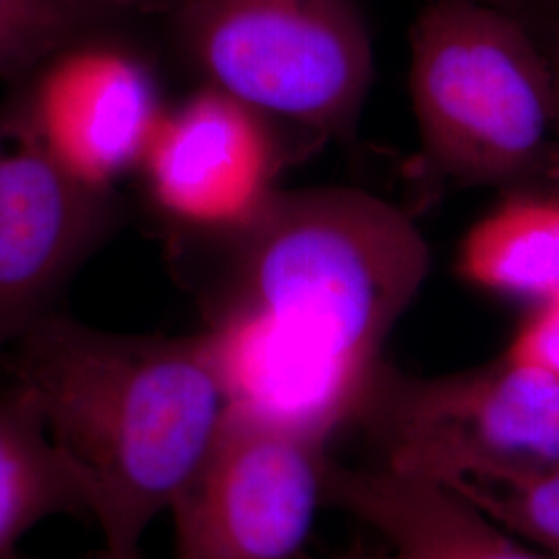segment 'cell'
<instances>
[{"mask_svg":"<svg viewBox=\"0 0 559 559\" xmlns=\"http://www.w3.org/2000/svg\"><path fill=\"white\" fill-rule=\"evenodd\" d=\"M129 2H131V4H133V2H135V0H129Z\"/></svg>","mask_w":559,"mask_h":559,"instance_id":"obj_21","label":"cell"},{"mask_svg":"<svg viewBox=\"0 0 559 559\" xmlns=\"http://www.w3.org/2000/svg\"><path fill=\"white\" fill-rule=\"evenodd\" d=\"M328 441L226 406L170 512L177 559H297L325 501Z\"/></svg>","mask_w":559,"mask_h":559,"instance_id":"obj_6","label":"cell"},{"mask_svg":"<svg viewBox=\"0 0 559 559\" xmlns=\"http://www.w3.org/2000/svg\"><path fill=\"white\" fill-rule=\"evenodd\" d=\"M441 487L503 531L539 545L547 558L559 559V464L522 473L462 475Z\"/></svg>","mask_w":559,"mask_h":559,"instance_id":"obj_15","label":"cell"},{"mask_svg":"<svg viewBox=\"0 0 559 559\" xmlns=\"http://www.w3.org/2000/svg\"><path fill=\"white\" fill-rule=\"evenodd\" d=\"M545 50H547L549 62H551L554 85H556V150H554V162H551V173H549V185L559 187V25L545 40Z\"/></svg>","mask_w":559,"mask_h":559,"instance_id":"obj_18","label":"cell"},{"mask_svg":"<svg viewBox=\"0 0 559 559\" xmlns=\"http://www.w3.org/2000/svg\"><path fill=\"white\" fill-rule=\"evenodd\" d=\"M201 334L228 408L321 441L360 415L381 369L344 359L249 307L210 313Z\"/></svg>","mask_w":559,"mask_h":559,"instance_id":"obj_10","label":"cell"},{"mask_svg":"<svg viewBox=\"0 0 559 559\" xmlns=\"http://www.w3.org/2000/svg\"><path fill=\"white\" fill-rule=\"evenodd\" d=\"M173 11L203 85L321 135L359 119L373 48L350 0H179Z\"/></svg>","mask_w":559,"mask_h":559,"instance_id":"obj_4","label":"cell"},{"mask_svg":"<svg viewBox=\"0 0 559 559\" xmlns=\"http://www.w3.org/2000/svg\"><path fill=\"white\" fill-rule=\"evenodd\" d=\"M129 0H0V80H27L60 50L112 34Z\"/></svg>","mask_w":559,"mask_h":559,"instance_id":"obj_14","label":"cell"},{"mask_svg":"<svg viewBox=\"0 0 559 559\" xmlns=\"http://www.w3.org/2000/svg\"><path fill=\"white\" fill-rule=\"evenodd\" d=\"M459 274L503 299L537 305L559 295V187L510 189L462 240Z\"/></svg>","mask_w":559,"mask_h":559,"instance_id":"obj_12","label":"cell"},{"mask_svg":"<svg viewBox=\"0 0 559 559\" xmlns=\"http://www.w3.org/2000/svg\"><path fill=\"white\" fill-rule=\"evenodd\" d=\"M55 516L92 519L87 489L50 438L34 399L11 383L0 392V559Z\"/></svg>","mask_w":559,"mask_h":559,"instance_id":"obj_13","label":"cell"},{"mask_svg":"<svg viewBox=\"0 0 559 559\" xmlns=\"http://www.w3.org/2000/svg\"><path fill=\"white\" fill-rule=\"evenodd\" d=\"M359 417L383 466L440 485L559 464V380L503 357L433 380L381 367Z\"/></svg>","mask_w":559,"mask_h":559,"instance_id":"obj_5","label":"cell"},{"mask_svg":"<svg viewBox=\"0 0 559 559\" xmlns=\"http://www.w3.org/2000/svg\"><path fill=\"white\" fill-rule=\"evenodd\" d=\"M524 23L545 46L559 25V0H479Z\"/></svg>","mask_w":559,"mask_h":559,"instance_id":"obj_17","label":"cell"},{"mask_svg":"<svg viewBox=\"0 0 559 559\" xmlns=\"http://www.w3.org/2000/svg\"><path fill=\"white\" fill-rule=\"evenodd\" d=\"M11 559H36V558H27V556H21L20 551L13 556Z\"/></svg>","mask_w":559,"mask_h":559,"instance_id":"obj_20","label":"cell"},{"mask_svg":"<svg viewBox=\"0 0 559 559\" xmlns=\"http://www.w3.org/2000/svg\"><path fill=\"white\" fill-rule=\"evenodd\" d=\"M255 108L201 85L166 108L138 175L150 203L187 230L233 237L274 200L276 133Z\"/></svg>","mask_w":559,"mask_h":559,"instance_id":"obj_9","label":"cell"},{"mask_svg":"<svg viewBox=\"0 0 559 559\" xmlns=\"http://www.w3.org/2000/svg\"><path fill=\"white\" fill-rule=\"evenodd\" d=\"M119 216L115 191L71 177L13 96L0 110V360L52 316Z\"/></svg>","mask_w":559,"mask_h":559,"instance_id":"obj_7","label":"cell"},{"mask_svg":"<svg viewBox=\"0 0 559 559\" xmlns=\"http://www.w3.org/2000/svg\"><path fill=\"white\" fill-rule=\"evenodd\" d=\"M80 475L102 559H141L221 429L226 399L203 334L108 332L55 311L2 360Z\"/></svg>","mask_w":559,"mask_h":559,"instance_id":"obj_1","label":"cell"},{"mask_svg":"<svg viewBox=\"0 0 559 559\" xmlns=\"http://www.w3.org/2000/svg\"><path fill=\"white\" fill-rule=\"evenodd\" d=\"M325 503L376 528L400 559H551L528 551L493 520L433 480L388 466L332 464Z\"/></svg>","mask_w":559,"mask_h":559,"instance_id":"obj_11","label":"cell"},{"mask_svg":"<svg viewBox=\"0 0 559 559\" xmlns=\"http://www.w3.org/2000/svg\"><path fill=\"white\" fill-rule=\"evenodd\" d=\"M501 357L559 380V295L531 305Z\"/></svg>","mask_w":559,"mask_h":559,"instance_id":"obj_16","label":"cell"},{"mask_svg":"<svg viewBox=\"0 0 559 559\" xmlns=\"http://www.w3.org/2000/svg\"><path fill=\"white\" fill-rule=\"evenodd\" d=\"M20 85L15 98L46 152L98 191L140 170L166 112L154 69L115 34L60 50Z\"/></svg>","mask_w":559,"mask_h":559,"instance_id":"obj_8","label":"cell"},{"mask_svg":"<svg viewBox=\"0 0 559 559\" xmlns=\"http://www.w3.org/2000/svg\"><path fill=\"white\" fill-rule=\"evenodd\" d=\"M233 239L230 276L210 313L258 309L367 369L381 367L383 342L431 267L415 222L348 187L276 193Z\"/></svg>","mask_w":559,"mask_h":559,"instance_id":"obj_2","label":"cell"},{"mask_svg":"<svg viewBox=\"0 0 559 559\" xmlns=\"http://www.w3.org/2000/svg\"><path fill=\"white\" fill-rule=\"evenodd\" d=\"M411 100L436 168L466 187L549 182L556 85L545 46L479 0H433L411 29Z\"/></svg>","mask_w":559,"mask_h":559,"instance_id":"obj_3","label":"cell"},{"mask_svg":"<svg viewBox=\"0 0 559 559\" xmlns=\"http://www.w3.org/2000/svg\"><path fill=\"white\" fill-rule=\"evenodd\" d=\"M350 559H400L399 556H388V558H381V556H362V558H350Z\"/></svg>","mask_w":559,"mask_h":559,"instance_id":"obj_19","label":"cell"}]
</instances>
